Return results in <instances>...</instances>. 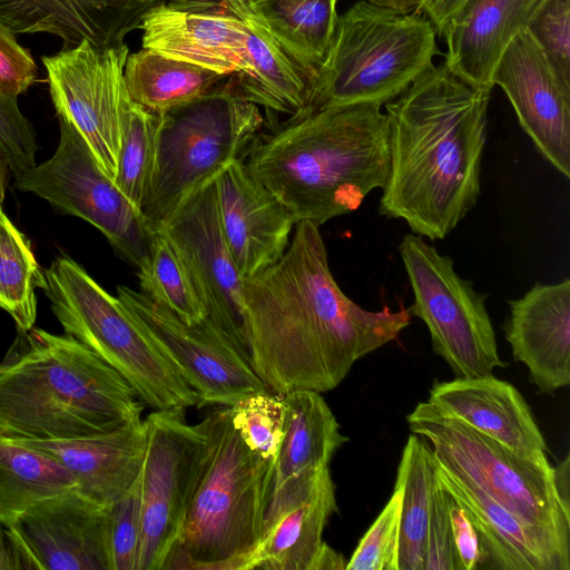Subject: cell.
I'll return each mask as SVG.
<instances>
[{"mask_svg": "<svg viewBox=\"0 0 570 570\" xmlns=\"http://www.w3.org/2000/svg\"><path fill=\"white\" fill-rule=\"evenodd\" d=\"M528 30L558 77L570 87V0H547Z\"/></svg>", "mask_w": 570, "mask_h": 570, "instance_id": "74e56055", "label": "cell"}, {"mask_svg": "<svg viewBox=\"0 0 570 570\" xmlns=\"http://www.w3.org/2000/svg\"><path fill=\"white\" fill-rule=\"evenodd\" d=\"M78 488L51 456L0 436V521L12 527L35 504Z\"/></svg>", "mask_w": 570, "mask_h": 570, "instance_id": "f546056e", "label": "cell"}, {"mask_svg": "<svg viewBox=\"0 0 570 570\" xmlns=\"http://www.w3.org/2000/svg\"><path fill=\"white\" fill-rule=\"evenodd\" d=\"M227 77L147 48L128 53L124 67L131 100L157 115L203 97Z\"/></svg>", "mask_w": 570, "mask_h": 570, "instance_id": "83f0119b", "label": "cell"}, {"mask_svg": "<svg viewBox=\"0 0 570 570\" xmlns=\"http://www.w3.org/2000/svg\"><path fill=\"white\" fill-rule=\"evenodd\" d=\"M127 312L198 397L197 407L230 406L269 389L249 361L206 318L187 325L140 291L117 287Z\"/></svg>", "mask_w": 570, "mask_h": 570, "instance_id": "7c38bea8", "label": "cell"}, {"mask_svg": "<svg viewBox=\"0 0 570 570\" xmlns=\"http://www.w3.org/2000/svg\"><path fill=\"white\" fill-rule=\"evenodd\" d=\"M186 409L155 410L145 420L146 449L139 473L140 542L137 570H163L184 519L197 425Z\"/></svg>", "mask_w": 570, "mask_h": 570, "instance_id": "5bb4252c", "label": "cell"}, {"mask_svg": "<svg viewBox=\"0 0 570 570\" xmlns=\"http://www.w3.org/2000/svg\"><path fill=\"white\" fill-rule=\"evenodd\" d=\"M36 570H110L107 508L76 489L31 507L12 525Z\"/></svg>", "mask_w": 570, "mask_h": 570, "instance_id": "ac0fdd59", "label": "cell"}, {"mask_svg": "<svg viewBox=\"0 0 570 570\" xmlns=\"http://www.w3.org/2000/svg\"><path fill=\"white\" fill-rule=\"evenodd\" d=\"M452 498V497H451ZM455 570H475L483 553L478 532L466 512L452 499L449 509Z\"/></svg>", "mask_w": 570, "mask_h": 570, "instance_id": "b9f144b4", "label": "cell"}, {"mask_svg": "<svg viewBox=\"0 0 570 570\" xmlns=\"http://www.w3.org/2000/svg\"><path fill=\"white\" fill-rule=\"evenodd\" d=\"M399 252L414 296L409 309L426 325L433 352L458 377L505 367L485 306L488 293L476 291L455 272L450 256L420 235H405Z\"/></svg>", "mask_w": 570, "mask_h": 570, "instance_id": "30bf717a", "label": "cell"}, {"mask_svg": "<svg viewBox=\"0 0 570 570\" xmlns=\"http://www.w3.org/2000/svg\"><path fill=\"white\" fill-rule=\"evenodd\" d=\"M493 85L503 90L541 156L570 178V87L558 77L528 29L504 50Z\"/></svg>", "mask_w": 570, "mask_h": 570, "instance_id": "2e32d148", "label": "cell"}, {"mask_svg": "<svg viewBox=\"0 0 570 570\" xmlns=\"http://www.w3.org/2000/svg\"><path fill=\"white\" fill-rule=\"evenodd\" d=\"M389 163L387 118L377 105L301 109L263 129L244 158L296 223L318 226L382 189Z\"/></svg>", "mask_w": 570, "mask_h": 570, "instance_id": "3957f363", "label": "cell"}, {"mask_svg": "<svg viewBox=\"0 0 570 570\" xmlns=\"http://www.w3.org/2000/svg\"><path fill=\"white\" fill-rule=\"evenodd\" d=\"M264 127L258 106L233 77L160 114L153 176L140 207L149 229H160L191 196L244 160Z\"/></svg>", "mask_w": 570, "mask_h": 570, "instance_id": "52a82bcc", "label": "cell"}, {"mask_svg": "<svg viewBox=\"0 0 570 570\" xmlns=\"http://www.w3.org/2000/svg\"><path fill=\"white\" fill-rule=\"evenodd\" d=\"M283 395L284 436L274 462L271 494L298 474L328 465L348 441L321 393L295 390Z\"/></svg>", "mask_w": 570, "mask_h": 570, "instance_id": "4316f807", "label": "cell"}, {"mask_svg": "<svg viewBox=\"0 0 570 570\" xmlns=\"http://www.w3.org/2000/svg\"><path fill=\"white\" fill-rule=\"evenodd\" d=\"M159 115L127 97L124 105L122 140L118 155L116 187L139 210L153 176Z\"/></svg>", "mask_w": 570, "mask_h": 570, "instance_id": "836d02e7", "label": "cell"}, {"mask_svg": "<svg viewBox=\"0 0 570 570\" xmlns=\"http://www.w3.org/2000/svg\"><path fill=\"white\" fill-rule=\"evenodd\" d=\"M128 53L126 45L100 49L83 40L71 49L42 57L58 118L76 128L111 180L122 140Z\"/></svg>", "mask_w": 570, "mask_h": 570, "instance_id": "4fadbf2b", "label": "cell"}, {"mask_svg": "<svg viewBox=\"0 0 570 570\" xmlns=\"http://www.w3.org/2000/svg\"><path fill=\"white\" fill-rule=\"evenodd\" d=\"M435 473L440 484L473 523L483 553V567L499 570H570V556L546 541L487 493L463 481L436 460Z\"/></svg>", "mask_w": 570, "mask_h": 570, "instance_id": "484cf974", "label": "cell"}, {"mask_svg": "<svg viewBox=\"0 0 570 570\" xmlns=\"http://www.w3.org/2000/svg\"><path fill=\"white\" fill-rule=\"evenodd\" d=\"M137 268L141 293L187 325L206 318L187 267L163 230L153 232L148 253Z\"/></svg>", "mask_w": 570, "mask_h": 570, "instance_id": "d6a6232c", "label": "cell"}, {"mask_svg": "<svg viewBox=\"0 0 570 570\" xmlns=\"http://www.w3.org/2000/svg\"><path fill=\"white\" fill-rule=\"evenodd\" d=\"M554 479L561 500L569 505V455L554 468Z\"/></svg>", "mask_w": 570, "mask_h": 570, "instance_id": "7dc6e473", "label": "cell"}, {"mask_svg": "<svg viewBox=\"0 0 570 570\" xmlns=\"http://www.w3.org/2000/svg\"><path fill=\"white\" fill-rule=\"evenodd\" d=\"M428 402L514 453L540 465L550 464L547 443L532 411L511 383L492 374L436 381Z\"/></svg>", "mask_w": 570, "mask_h": 570, "instance_id": "7402d4cb", "label": "cell"}, {"mask_svg": "<svg viewBox=\"0 0 570 570\" xmlns=\"http://www.w3.org/2000/svg\"><path fill=\"white\" fill-rule=\"evenodd\" d=\"M0 362V436L67 440L141 420L130 384L68 334L17 330Z\"/></svg>", "mask_w": 570, "mask_h": 570, "instance_id": "277c9868", "label": "cell"}, {"mask_svg": "<svg viewBox=\"0 0 570 570\" xmlns=\"http://www.w3.org/2000/svg\"><path fill=\"white\" fill-rule=\"evenodd\" d=\"M465 1L466 0H422L417 12L433 24L438 37H442L449 21Z\"/></svg>", "mask_w": 570, "mask_h": 570, "instance_id": "7bdbcfd3", "label": "cell"}, {"mask_svg": "<svg viewBox=\"0 0 570 570\" xmlns=\"http://www.w3.org/2000/svg\"><path fill=\"white\" fill-rule=\"evenodd\" d=\"M43 289L66 334L115 368L154 410L197 406L198 397L148 335L110 295L67 255L46 268Z\"/></svg>", "mask_w": 570, "mask_h": 570, "instance_id": "ba28073f", "label": "cell"}, {"mask_svg": "<svg viewBox=\"0 0 570 570\" xmlns=\"http://www.w3.org/2000/svg\"><path fill=\"white\" fill-rule=\"evenodd\" d=\"M139 29L142 48L230 76L238 89L250 76L248 47L253 36L274 39L267 26L184 10L163 0L144 14Z\"/></svg>", "mask_w": 570, "mask_h": 570, "instance_id": "e0dca14e", "label": "cell"}, {"mask_svg": "<svg viewBox=\"0 0 570 570\" xmlns=\"http://www.w3.org/2000/svg\"><path fill=\"white\" fill-rule=\"evenodd\" d=\"M491 92L433 66L385 104L389 173L379 213L444 239L475 206Z\"/></svg>", "mask_w": 570, "mask_h": 570, "instance_id": "7a4b0ae2", "label": "cell"}, {"mask_svg": "<svg viewBox=\"0 0 570 570\" xmlns=\"http://www.w3.org/2000/svg\"><path fill=\"white\" fill-rule=\"evenodd\" d=\"M403 488L394 491L370 529L360 540L345 570H399Z\"/></svg>", "mask_w": 570, "mask_h": 570, "instance_id": "d590c367", "label": "cell"}, {"mask_svg": "<svg viewBox=\"0 0 570 570\" xmlns=\"http://www.w3.org/2000/svg\"><path fill=\"white\" fill-rule=\"evenodd\" d=\"M272 36L308 86L323 63L337 21L336 0H253Z\"/></svg>", "mask_w": 570, "mask_h": 570, "instance_id": "f1b7e54d", "label": "cell"}, {"mask_svg": "<svg viewBox=\"0 0 570 570\" xmlns=\"http://www.w3.org/2000/svg\"><path fill=\"white\" fill-rule=\"evenodd\" d=\"M10 174L11 171L9 165L0 153V206H2V203L4 200Z\"/></svg>", "mask_w": 570, "mask_h": 570, "instance_id": "c3c4849f", "label": "cell"}, {"mask_svg": "<svg viewBox=\"0 0 570 570\" xmlns=\"http://www.w3.org/2000/svg\"><path fill=\"white\" fill-rule=\"evenodd\" d=\"M395 481L403 488L399 570H423L436 487L434 455L423 438L414 433L407 438Z\"/></svg>", "mask_w": 570, "mask_h": 570, "instance_id": "4dcf8cb0", "label": "cell"}, {"mask_svg": "<svg viewBox=\"0 0 570 570\" xmlns=\"http://www.w3.org/2000/svg\"><path fill=\"white\" fill-rule=\"evenodd\" d=\"M335 512V484L328 465L286 481L271 494L256 550L257 569L311 570Z\"/></svg>", "mask_w": 570, "mask_h": 570, "instance_id": "ffe728a7", "label": "cell"}, {"mask_svg": "<svg viewBox=\"0 0 570 570\" xmlns=\"http://www.w3.org/2000/svg\"><path fill=\"white\" fill-rule=\"evenodd\" d=\"M161 0H0V24L14 35L49 33L71 49L83 40L106 49L125 45Z\"/></svg>", "mask_w": 570, "mask_h": 570, "instance_id": "603a6c76", "label": "cell"}, {"mask_svg": "<svg viewBox=\"0 0 570 570\" xmlns=\"http://www.w3.org/2000/svg\"><path fill=\"white\" fill-rule=\"evenodd\" d=\"M345 566L343 556L324 543L311 570H341L345 569Z\"/></svg>", "mask_w": 570, "mask_h": 570, "instance_id": "ee69618b", "label": "cell"}, {"mask_svg": "<svg viewBox=\"0 0 570 570\" xmlns=\"http://www.w3.org/2000/svg\"><path fill=\"white\" fill-rule=\"evenodd\" d=\"M45 272L39 267L29 239L0 206V307L28 331L37 318L36 288L45 289Z\"/></svg>", "mask_w": 570, "mask_h": 570, "instance_id": "1f68e13d", "label": "cell"}, {"mask_svg": "<svg viewBox=\"0 0 570 570\" xmlns=\"http://www.w3.org/2000/svg\"><path fill=\"white\" fill-rule=\"evenodd\" d=\"M368 3L393 11L396 13L409 14L417 12L422 0H366Z\"/></svg>", "mask_w": 570, "mask_h": 570, "instance_id": "f6af8a7d", "label": "cell"}, {"mask_svg": "<svg viewBox=\"0 0 570 570\" xmlns=\"http://www.w3.org/2000/svg\"><path fill=\"white\" fill-rule=\"evenodd\" d=\"M250 365L276 394L327 392L361 357L397 338L409 308L368 311L333 277L320 226L295 224L283 256L244 279Z\"/></svg>", "mask_w": 570, "mask_h": 570, "instance_id": "6da1fadb", "label": "cell"}, {"mask_svg": "<svg viewBox=\"0 0 570 570\" xmlns=\"http://www.w3.org/2000/svg\"><path fill=\"white\" fill-rule=\"evenodd\" d=\"M436 37L419 12L402 14L366 0L355 2L337 17L302 109L383 107L434 66L440 53Z\"/></svg>", "mask_w": 570, "mask_h": 570, "instance_id": "8992f818", "label": "cell"}, {"mask_svg": "<svg viewBox=\"0 0 570 570\" xmlns=\"http://www.w3.org/2000/svg\"><path fill=\"white\" fill-rule=\"evenodd\" d=\"M336 1H338V0H336Z\"/></svg>", "mask_w": 570, "mask_h": 570, "instance_id": "681fc988", "label": "cell"}, {"mask_svg": "<svg viewBox=\"0 0 570 570\" xmlns=\"http://www.w3.org/2000/svg\"><path fill=\"white\" fill-rule=\"evenodd\" d=\"M229 411L232 424L244 443L274 463L284 436L283 395L271 391L254 393L230 405Z\"/></svg>", "mask_w": 570, "mask_h": 570, "instance_id": "e575fe53", "label": "cell"}, {"mask_svg": "<svg viewBox=\"0 0 570 570\" xmlns=\"http://www.w3.org/2000/svg\"><path fill=\"white\" fill-rule=\"evenodd\" d=\"M38 67L16 35L0 24V95L17 99L37 80Z\"/></svg>", "mask_w": 570, "mask_h": 570, "instance_id": "60d3db41", "label": "cell"}, {"mask_svg": "<svg viewBox=\"0 0 570 570\" xmlns=\"http://www.w3.org/2000/svg\"><path fill=\"white\" fill-rule=\"evenodd\" d=\"M0 570H16V560L9 533L0 521Z\"/></svg>", "mask_w": 570, "mask_h": 570, "instance_id": "bcb514c9", "label": "cell"}, {"mask_svg": "<svg viewBox=\"0 0 570 570\" xmlns=\"http://www.w3.org/2000/svg\"><path fill=\"white\" fill-rule=\"evenodd\" d=\"M547 0H466L449 21L444 63L471 87L491 92L507 47Z\"/></svg>", "mask_w": 570, "mask_h": 570, "instance_id": "cb8c5ba5", "label": "cell"}, {"mask_svg": "<svg viewBox=\"0 0 570 570\" xmlns=\"http://www.w3.org/2000/svg\"><path fill=\"white\" fill-rule=\"evenodd\" d=\"M38 148L36 131L20 111L18 99L0 95V153L11 174L33 167Z\"/></svg>", "mask_w": 570, "mask_h": 570, "instance_id": "f35d334b", "label": "cell"}, {"mask_svg": "<svg viewBox=\"0 0 570 570\" xmlns=\"http://www.w3.org/2000/svg\"><path fill=\"white\" fill-rule=\"evenodd\" d=\"M451 500L449 492L436 479L423 570H455V553L449 514Z\"/></svg>", "mask_w": 570, "mask_h": 570, "instance_id": "ab89813d", "label": "cell"}, {"mask_svg": "<svg viewBox=\"0 0 570 570\" xmlns=\"http://www.w3.org/2000/svg\"><path fill=\"white\" fill-rule=\"evenodd\" d=\"M407 423L429 441L439 463L570 556V509L558 493L554 466L514 453L428 401L414 407Z\"/></svg>", "mask_w": 570, "mask_h": 570, "instance_id": "9c48e42d", "label": "cell"}, {"mask_svg": "<svg viewBox=\"0 0 570 570\" xmlns=\"http://www.w3.org/2000/svg\"><path fill=\"white\" fill-rule=\"evenodd\" d=\"M140 482L107 508V538L110 570H137L140 542Z\"/></svg>", "mask_w": 570, "mask_h": 570, "instance_id": "8d00e7d4", "label": "cell"}, {"mask_svg": "<svg viewBox=\"0 0 570 570\" xmlns=\"http://www.w3.org/2000/svg\"><path fill=\"white\" fill-rule=\"evenodd\" d=\"M59 462L87 499L108 508L136 481L146 449L144 420L94 436L67 440L8 439Z\"/></svg>", "mask_w": 570, "mask_h": 570, "instance_id": "d4e9b609", "label": "cell"}, {"mask_svg": "<svg viewBox=\"0 0 570 570\" xmlns=\"http://www.w3.org/2000/svg\"><path fill=\"white\" fill-rule=\"evenodd\" d=\"M196 425L184 519L164 569H257L274 463L244 443L229 406Z\"/></svg>", "mask_w": 570, "mask_h": 570, "instance_id": "5b68a950", "label": "cell"}, {"mask_svg": "<svg viewBox=\"0 0 570 570\" xmlns=\"http://www.w3.org/2000/svg\"><path fill=\"white\" fill-rule=\"evenodd\" d=\"M503 324L513 358L529 370L539 391L552 393L570 384V278L535 283L508 301Z\"/></svg>", "mask_w": 570, "mask_h": 570, "instance_id": "44dd1931", "label": "cell"}, {"mask_svg": "<svg viewBox=\"0 0 570 570\" xmlns=\"http://www.w3.org/2000/svg\"><path fill=\"white\" fill-rule=\"evenodd\" d=\"M59 126L56 153L18 174L14 187L45 199L61 214L90 223L124 259L138 267L153 234L141 212L104 174L76 128L61 119Z\"/></svg>", "mask_w": 570, "mask_h": 570, "instance_id": "8fae6325", "label": "cell"}, {"mask_svg": "<svg viewBox=\"0 0 570 570\" xmlns=\"http://www.w3.org/2000/svg\"><path fill=\"white\" fill-rule=\"evenodd\" d=\"M224 238L243 279L275 264L287 249L296 220L247 169L244 160L216 179Z\"/></svg>", "mask_w": 570, "mask_h": 570, "instance_id": "d6986e66", "label": "cell"}, {"mask_svg": "<svg viewBox=\"0 0 570 570\" xmlns=\"http://www.w3.org/2000/svg\"><path fill=\"white\" fill-rule=\"evenodd\" d=\"M160 230L187 267L206 320L249 361L244 279L222 230L216 180L183 204Z\"/></svg>", "mask_w": 570, "mask_h": 570, "instance_id": "9a60e30c", "label": "cell"}]
</instances>
